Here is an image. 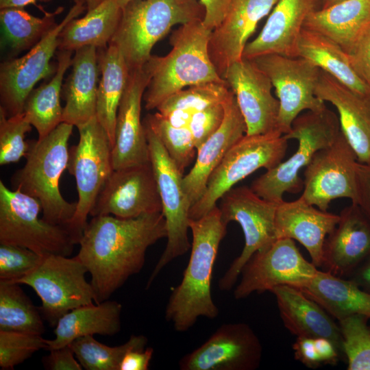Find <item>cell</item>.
<instances>
[{
  "instance_id": "6da1fadb",
  "label": "cell",
  "mask_w": 370,
  "mask_h": 370,
  "mask_svg": "<svg viewBox=\"0 0 370 370\" xmlns=\"http://www.w3.org/2000/svg\"><path fill=\"white\" fill-rule=\"evenodd\" d=\"M166 236L162 212L132 219L92 217L76 256L90 273L96 304L109 299L129 278L139 273L147 249Z\"/></svg>"
},
{
  "instance_id": "7a4b0ae2",
  "label": "cell",
  "mask_w": 370,
  "mask_h": 370,
  "mask_svg": "<svg viewBox=\"0 0 370 370\" xmlns=\"http://www.w3.org/2000/svg\"><path fill=\"white\" fill-rule=\"evenodd\" d=\"M227 225L217 206L198 219H190V256L181 282L175 287L165 310V318L177 332L188 330L200 317L214 319L219 310L211 293L214 264Z\"/></svg>"
},
{
  "instance_id": "3957f363",
  "label": "cell",
  "mask_w": 370,
  "mask_h": 370,
  "mask_svg": "<svg viewBox=\"0 0 370 370\" xmlns=\"http://www.w3.org/2000/svg\"><path fill=\"white\" fill-rule=\"evenodd\" d=\"M212 31L203 20L182 25L170 37L171 49L164 56L151 55L144 66L150 80L143 101L147 110L156 109L175 93L194 85L227 83L218 73L209 54Z\"/></svg>"
},
{
  "instance_id": "277c9868",
  "label": "cell",
  "mask_w": 370,
  "mask_h": 370,
  "mask_svg": "<svg viewBox=\"0 0 370 370\" xmlns=\"http://www.w3.org/2000/svg\"><path fill=\"white\" fill-rule=\"evenodd\" d=\"M73 127L62 122L45 138L28 141L26 162L11 178L14 190L37 199L42 217L54 225L68 226L77 207V202L64 199L59 188L60 177L68 166V143Z\"/></svg>"
},
{
  "instance_id": "5b68a950",
  "label": "cell",
  "mask_w": 370,
  "mask_h": 370,
  "mask_svg": "<svg viewBox=\"0 0 370 370\" xmlns=\"http://www.w3.org/2000/svg\"><path fill=\"white\" fill-rule=\"evenodd\" d=\"M204 13L197 0H132L122 8L110 43L119 49L130 70L141 68L156 43L173 26L203 20Z\"/></svg>"
},
{
  "instance_id": "8992f818",
  "label": "cell",
  "mask_w": 370,
  "mask_h": 370,
  "mask_svg": "<svg viewBox=\"0 0 370 370\" xmlns=\"http://www.w3.org/2000/svg\"><path fill=\"white\" fill-rule=\"evenodd\" d=\"M341 132L337 115L327 106L321 111H306L293 122L288 140L298 141L297 151L284 162L256 178L250 188L260 197L280 203L286 193H298L304 188V180L299 176L301 169L310 162L315 153L330 145Z\"/></svg>"
},
{
  "instance_id": "52a82bcc",
  "label": "cell",
  "mask_w": 370,
  "mask_h": 370,
  "mask_svg": "<svg viewBox=\"0 0 370 370\" xmlns=\"http://www.w3.org/2000/svg\"><path fill=\"white\" fill-rule=\"evenodd\" d=\"M37 199L10 190L0 180V243L29 249L42 256H70L78 241L67 225H54L40 217Z\"/></svg>"
},
{
  "instance_id": "ba28073f",
  "label": "cell",
  "mask_w": 370,
  "mask_h": 370,
  "mask_svg": "<svg viewBox=\"0 0 370 370\" xmlns=\"http://www.w3.org/2000/svg\"><path fill=\"white\" fill-rule=\"evenodd\" d=\"M288 140L278 131L244 135L227 151L211 173L201 197L190 210V219H198L217 206L233 186L254 171L271 169L282 162Z\"/></svg>"
},
{
  "instance_id": "9c48e42d",
  "label": "cell",
  "mask_w": 370,
  "mask_h": 370,
  "mask_svg": "<svg viewBox=\"0 0 370 370\" xmlns=\"http://www.w3.org/2000/svg\"><path fill=\"white\" fill-rule=\"evenodd\" d=\"M143 123L167 230L166 247L149 278L148 288L165 266L186 254L191 247L188 230L192 205L184 187L183 173L170 158L153 130Z\"/></svg>"
},
{
  "instance_id": "30bf717a",
  "label": "cell",
  "mask_w": 370,
  "mask_h": 370,
  "mask_svg": "<svg viewBox=\"0 0 370 370\" xmlns=\"http://www.w3.org/2000/svg\"><path fill=\"white\" fill-rule=\"evenodd\" d=\"M88 270L77 256H43L39 264L13 283L32 287L40 297L38 309L44 319L55 327L70 310L92 304L95 294L86 280Z\"/></svg>"
},
{
  "instance_id": "8fae6325",
  "label": "cell",
  "mask_w": 370,
  "mask_h": 370,
  "mask_svg": "<svg viewBox=\"0 0 370 370\" xmlns=\"http://www.w3.org/2000/svg\"><path fill=\"white\" fill-rule=\"evenodd\" d=\"M77 128L79 138L69 149L67 169L75 177L78 200L68 227L79 244L88 216L114 169L112 144L96 116Z\"/></svg>"
},
{
  "instance_id": "7c38bea8",
  "label": "cell",
  "mask_w": 370,
  "mask_h": 370,
  "mask_svg": "<svg viewBox=\"0 0 370 370\" xmlns=\"http://www.w3.org/2000/svg\"><path fill=\"white\" fill-rule=\"evenodd\" d=\"M219 208L223 221L227 225L237 222L243 232L245 245L219 281V289L229 291L235 285L242 269L257 251L269 247L278 238L275 213L279 203L266 200L250 187L232 188L220 199Z\"/></svg>"
},
{
  "instance_id": "4fadbf2b",
  "label": "cell",
  "mask_w": 370,
  "mask_h": 370,
  "mask_svg": "<svg viewBox=\"0 0 370 370\" xmlns=\"http://www.w3.org/2000/svg\"><path fill=\"white\" fill-rule=\"evenodd\" d=\"M269 77L280 103L277 130L286 134L304 111H321L325 102L315 94L321 69L301 57L264 55L252 60Z\"/></svg>"
},
{
  "instance_id": "5bb4252c",
  "label": "cell",
  "mask_w": 370,
  "mask_h": 370,
  "mask_svg": "<svg viewBox=\"0 0 370 370\" xmlns=\"http://www.w3.org/2000/svg\"><path fill=\"white\" fill-rule=\"evenodd\" d=\"M62 21L22 57L12 58L0 65L1 106L8 116L21 114L25 100L42 79L53 75L57 64L51 60L58 50V36L64 27L86 10L82 1H75Z\"/></svg>"
},
{
  "instance_id": "9a60e30c",
  "label": "cell",
  "mask_w": 370,
  "mask_h": 370,
  "mask_svg": "<svg viewBox=\"0 0 370 370\" xmlns=\"http://www.w3.org/2000/svg\"><path fill=\"white\" fill-rule=\"evenodd\" d=\"M318 271L312 262L304 258L294 240L278 238L267 248L256 252L246 263L234 297L245 299L254 293L271 291L282 285L301 289Z\"/></svg>"
},
{
  "instance_id": "2e32d148",
  "label": "cell",
  "mask_w": 370,
  "mask_h": 370,
  "mask_svg": "<svg viewBox=\"0 0 370 370\" xmlns=\"http://www.w3.org/2000/svg\"><path fill=\"white\" fill-rule=\"evenodd\" d=\"M356 154L341 130L329 146L318 150L304 173L305 202L327 211L330 202L348 198L356 204Z\"/></svg>"
},
{
  "instance_id": "e0dca14e",
  "label": "cell",
  "mask_w": 370,
  "mask_h": 370,
  "mask_svg": "<svg viewBox=\"0 0 370 370\" xmlns=\"http://www.w3.org/2000/svg\"><path fill=\"white\" fill-rule=\"evenodd\" d=\"M262 346L245 323L221 325L201 346L179 361L181 370H254L260 366Z\"/></svg>"
},
{
  "instance_id": "ac0fdd59",
  "label": "cell",
  "mask_w": 370,
  "mask_h": 370,
  "mask_svg": "<svg viewBox=\"0 0 370 370\" xmlns=\"http://www.w3.org/2000/svg\"><path fill=\"white\" fill-rule=\"evenodd\" d=\"M162 212L151 162L114 170L98 195L91 217L136 218Z\"/></svg>"
},
{
  "instance_id": "d6986e66",
  "label": "cell",
  "mask_w": 370,
  "mask_h": 370,
  "mask_svg": "<svg viewBox=\"0 0 370 370\" xmlns=\"http://www.w3.org/2000/svg\"><path fill=\"white\" fill-rule=\"evenodd\" d=\"M223 79L233 92L247 126L246 134L277 130L280 103L269 77L252 60L242 58L226 69Z\"/></svg>"
},
{
  "instance_id": "ffe728a7",
  "label": "cell",
  "mask_w": 370,
  "mask_h": 370,
  "mask_svg": "<svg viewBox=\"0 0 370 370\" xmlns=\"http://www.w3.org/2000/svg\"><path fill=\"white\" fill-rule=\"evenodd\" d=\"M150 80L143 66L130 70L125 89L118 108L115 136L112 147L114 170L150 162L141 103Z\"/></svg>"
},
{
  "instance_id": "44dd1931",
  "label": "cell",
  "mask_w": 370,
  "mask_h": 370,
  "mask_svg": "<svg viewBox=\"0 0 370 370\" xmlns=\"http://www.w3.org/2000/svg\"><path fill=\"white\" fill-rule=\"evenodd\" d=\"M278 1L231 0L224 20L212 31L208 45L210 59L223 79L227 68L243 58L258 23Z\"/></svg>"
},
{
  "instance_id": "7402d4cb",
  "label": "cell",
  "mask_w": 370,
  "mask_h": 370,
  "mask_svg": "<svg viewBox=\"0 0 370 370\" xmlns=\"http://www.w3.org/2000/svg\"><path fill=\"white\" fill-rule=\"evenodd\" d=\"M322 0H279L259 34L248 42L243 58L278 54L298 57V42L308 16L321 8Z\"/></svg>"
},
{
  "instance_id": "603a6c76",
  "label": "cell",
  "mask_w": 370,
  "mask_h": 370,
  "mask_svg": "<svg viewBox=\"0 0 370 370\" xmlns=\"http://www.w3.org/2000/svg\"><path fill=\"white\" fill-rule=\"evenodd\" d=\"M339 217L325 238L321 267L347 278L370 257V221L354 203L344 208Z\"/></svg>"
},
{
  "instance_id": "cb8c5ba5",
  "label": "cell",
  "mask_w": 370,
  "mask_h": 370,
  "mask_svg": "<svg viewBox=\"0 0 370 370\" xmlns=\"http://www.w3.org/2000/svg\"><path fill=\"white\" fill-rule=\"evenodd\" d=\"M315 94L336 109L341 130L358 162L370 164V95L354 91L322 70Z\"/></svg>"
},
{
  "instance_id": "d4e9b609",
  "label": "cell",
  "mask_w": 370,
  "mask_h": 370,
  "mask_svg": "<svg viewBox=\"0 0 370 370\" xmlns=\"http://www.w3.org/2000/svg\"><path fill=\"white\" fill-rule=\"evenodd\" d=\"M223 104L225 114L221 126L197 149L195 163L183 177L192 206L203 195L211 173L230 149L246 134V123L231 90Z\"/></svg>"
},
{
  "instance_id": "484cf974",
  "label": "cell",
  "mask_w": 370,
  "mask_h": 370,
  "mask_svg": "<svg viewBox=\"0 0 370 370\" xmlns=\"http://www.w3.org/2000/svg\"><path fill=\"white\" fill-rule=\"evenodd\" d=\"M339 214L323 211L299 197L278 204L275 227L277 238L295 240L307 249L312 262L321 267L323 245L339 221Z\"/></svg>"
},
{
  "instance_id": "4316f807",
  "label": "cell",
  "mask_w": 370,
  "mask_h": 370,
  "mask_svg": "<svg viewBox=\"0 0 370 370\" xmlns=\"http://www.w3.org/2000/svg\"><path fill=\"white\" fill-rule=\"evenodd\" d=\"M280 315L286 328L297 337H323L332 341L344 356L341 328L333 318L301 290L287 285L274 287Z\"/></svg>"
},
{
  "instance_id": "83f0119b",
  "label": "cell",
  "mask_w": 370,
  "mask_h": 370,
  "mask_svg": "<svg viewBox=\"0 0 370 370\" xmlns=\"http://www.w3.org/2000/svg\"><path fill=\"white\" fill-rule=\"evenodd\" d=\"M71 72L62 87L66 103L62 122L77 127L96 116L98 76L97 49L84 47L74 51Z\"/></svg>"
},
{
  "instance_id": "f1b7e54d",
  "label": "cell",
  "mask_w": 370,
  "mask_h": 370,
  "mask_svg": "<svg viewBox=\"0 0 370 370\" xmlns=\"http://www.w3.org/2000/svg\"><path fill=\"white\" fill-rule=\"evenodd\" d=\"M122 306L107 299L74 308L58 321L53 339H47V350L50 351L71 343L75 339L88 335L113 336L121 330Z\"/></svg>"
},
{
  "instance_id": "f546056e",
  "label": "cell",
  "mask_w": 370,
  "mask_h": 370,
  "mask_svg": "<svg viewBox=\"0 0 370 370\" xmlns=\"http://www.w3.org/2000/svg\"><path fill=\"white\" fill-rule=\"evenodd\" d=\"M370 22V0H344L311 12L304 28L338 44L347 53Z\"/></svg>"
},
{
  "instance_id": "4dcf8cb0",
  "label": "cell",
  "mask_w": 370,
  "mask_h": 370,
  "mask_svg": "<svg viewBox=\"0 0 370 370\" xmlns=\"http://www.w3.org/2000/svg\"><path fill=\"white\" fill-rule=\"evenodd\" d=\"M300 290L338 321L355 314L370 319V293L350 279L319 270Z\"/></svg>"
},
{
  "instance_id": "1f68e13d",
  "label": "cell",
  "mask_w": 370,
  "mask_h": 370,
  "mask_svg": "<svg viewBox=\"0 0 370 370\" xmlns=\"http://www.w3.org/2000/svg\"><path fill=\"white\" fill-rule=\"evenodd\" d=\"M122 14L116 0H104L79 18L71 20L58 36V50L71 51L84 47H107L114 36Z\"/></svg>"
},
{
  "instance_id": "d6a6232c",
  "label": "cell",
  "mask_w": 370,
  "mask_h": 370,
  "mask_svg": "<svg viewBox=\"0 0 370 370\" xmlns=\"http://www.w3.org/2000/svg\"><path fill=\"white\" fill-rule=\"evenodd\" d=\"M101 78L97 97L96 118L114 145L118 108L126 87L130 69L119 49L112 44L97 49Z\"/></svg>"
},
{
  "instance_id": "836d02e7",
  "label": "cell",
  "mask_w": 370,
  "mask_h": 370,
  "mask_svg": "<svg viewBox=\"0 0 370 370\" xmlns=\"http://www.w3.org/2000/svg\"><path fill=\"white\" fill-rule=\"evenodd\" d=\"M73 51L58 50L57 69L50 80L34 88L27 97L23 114L42 139L62 122L60 104L64 75L71 66Z\"/></svg>"
},
{
  "instance_id": "e575fe53",
  "label": "cell",
  "mask_w": 370,
  "mask_h": 370,
  "mask_svg": "<svg viewBox=\"0 0 370 370\" xmlns=\"http://www.w3.org/2000/svg\"><path fill=\"white\" fill-rule=\"evenodd\" d=\"M298 57L308 60L354 91L369 95L367 83L354 71L348 54L322 34L303 28L298 42Z\"/></svg>"
},
{
  "instance_id": "d590c367",
  "label": "cell",
  "mask_w": 370,
  "mask_h": 370,
  "mask_svg": "<svg viewBox=\"0 0 370 370\" xmlns=\"http://www.w3.org/2000/svg\"><path fill=\"white\" fill-rule=\"evenodd\" d=\"M63 9L59 7L53 12H46L42 17L34 16L21 7L0 9V21L6 43L14 52L30 50L58 24L56 16Z\"/></svg>"
},
{
  "instance_id": "8d00e7d4",
  "label": "cell",
  "mask_w": 370,
  "mask_h": 370,
  "mask_svg": "<svg viewBox=\"0 0 370 370\" xmlns=\"http://www.w3.org/2000/svg\"><path fill=\"white\" fill-rule=\"evenodd\" d=\"M230 90L227 83L191 86L167 98L156 110L174 125H188L194 113L212 105L223 103Z\"/></svg>"
},
{
  "instance_id": "74e56055",
  "label": "cell",
  "mask_w": 370,
  "mask_h": 370,
  "mask_svg": "<svg viewBox=\"0 0 370 370\" xmlns=\"http://www.w3.org/2000/svg\"><path fill=\"white\" fill-rule=\"evenodd\" d=\"M19 285L0 280V330L42 335L43 317Z\"/></svg>"
},
{
  "instance_id": "f35d334b",
  "label": "cell",
  "mask_w": 370,
  "mask_h": 370,
  "mask_svg": "<svg viewBox=\"0 0 370 370\" xmlns=\"http://www.w3.org/2000/svg\"><path fill=\"white\" fill-rule=\"evenodd\" d=\"M147 341L143 335H132L124 344L110 347L88 335L75 339L70 345L83 369L119 370L124 356L131 350L145 349Z\"/></svg>"
},
{
  "instance_id": "ab89813d",
  "label": "cell",
  "mask_w": 370,
  "mask_h": 370,
  "mask_svg": "<svg viewBox=\"0 0 370 370\" xmlns=\"http://www.w3.org/2000/svg\"><path fill=\"white\" fill-rule=\"evenodd\" d=\"M143 121L153 130L170 158L184 173L197 153L193 134L188 126L175 125L158 112L147 114Z\"/></svg>"
},
{
  "instance_id": "60d3db41",
  "label": "cell",
  "mask_w": 370,
  "mask_h": 370,
  "mask_svg": "<svg viewBox=\"0 0 370 370\" xmlns=\"http://www.w3.org/2000/svg\"><path fill=\"white\" fill-rule=\"evenodd\" d=\"M369 319L365 316L355 314L338 321L348 370H370Z\"/></svg>"
},
{
  "instance_id": "b9f144b4",
  "label": "cell",
  "mask_w": 370,
  "mask_h": 370,
  "mask_svg": "<svg viewBox=\"0 0 370 370\" xmlns=\"http://www.w3.org/2000/svg\"><path fill=\"white\" fill-rule=\"evenodd\" d=\"M32 127L23 112L8 116L0 108V165L16 163L25 157L29 143L25 138Z\"/></svg>"
},
{
  "instance_id": "7bdbcfd3",
  "label": "cell",
  "mask_w": 370,
  "mask_h": 370,
  "mask_svg": "<svg viewBox=\"0 0 370 370\" xmlns=\"http://www.w3.org/2000/svg\"><path fill=\"white\" fill-rule=\"evenodd\" d=\"M47 346V339L42 335L0 330V367L13 369Z\"/></svg>"
},
{
  "instance_id": "ee69618b",
  "label": "cell",
  "mask_w": 370,
  "mask_h": 370,
  "mask_svg": "<svg viewBox=\"0 0 370 370\" xmlns=\"http://www.w3.org/2000/svg\"><path fill=\"white\" fill-rule=\"evenodd\" d=\"M42 257L24 247L0 243V280L14 282L36 268Z\"/></svg>"
},
{
  "instance_id": "f6af8a7d",
  "label": "cell",
  "mask_w": 370,
  "mask_h": 370,
  "mask_svg": "<svg viewBox=\"0 0 370 370\" xmlns=\"http://www.w3.org/2000/svg\"><path fill=\"white\" fill-rule=\"evenodd\" d=\"M225 111L223 103L210 106L194 113L188 126L197 149L221 126Z\"/></svg>"
},
{
  "instance_id": "bcb514c9",
  "label": "cell",
  "mask_w": 370,
  "mask_h": 370,
  "mask_svg": "<svg viewBox=\"0 0 370 370\" xmlns=\"http://www.w3.org/2000/svg\"><path fill=\"white\" fill-rule=\"evenodd\" d=\"M347 54L354 71L367 82L370 79V22L361 32Z\"/></svg>"
},
{
  "instance_id": "7dc6e473",
  "label": "cell",
  "mask_w": 370,
  "mask_h": 370,
  "mask_svg": "<svg viewBox=\"0 0 370 370\" xmlns=\"http://www.w3.org/2000/svg\"><path fill=\"white\" fill-rule=\"evenodd\" d=\"M75 357L69 344L50 350L42 362L47 370H82V365Z\"/></svg>"
},
{
  "instance_id": "c3c4849f",
  "label": "cell",
  "mask_w": 370,
  "mask_h": 370,
  "mask_svg": "<svg viewBox=\"0 0 370 370\" xmlns=\"http://www.w3.org/2000/svg\"><path fill=\"white\" fill-rule=\"evenodd\" d=\"M356 190V204L370 221V164L357 162Z\"/></svg>"
},
{
  "instance_id": "681fc988",
  "label": "cell",
  "mask_w": 370,
  "mask_h": 370,
  "mask_svg": "<svg viewBox=\"0 0 370 370\" xmlns=\"http://www.w3.org/2000/svg\"><path fill=\"white\" fill-rule=\"evenodd\" d=\"M293 349L295 359L306 367L315 369L322 364L315 347L314 338L297 337Z\"/></svg>"
},
{
  "instance_id": "f907efd6",
  "label": "cell",
  "mask_w": 370,
  "mask_h": 370,
  "mask_svg": "<svg viewBox=\"0 0 370 370\" xmlns=\"http://www.w3.org/2000/svg\"><path fill=\"white\" fill-rule=\"evenodd\" d=\"M204 8L203 23L212 31L224 20L231 0H199Z\"/></svg>"
},
{
  "instance_id": "816d5d0a",
  "label": "cell",
  "mask_w": 370,
  "mask_h": 370,
  "mask_svg": "<svg viewBox=\"0 0 370 370\" xmlns=\"http://www.w3.org/2000/svg\"><path fill=\"white\" fill-rule=\"evenodd\" d=\"M153 354L152 347L131 350L122 359L119 370H147Z\"/></svg>"
},
{
  "instance_id": "f5cc1de1",
  "label": "cell",
  "mask_w": 370,
  "mask_h": 370,
  "mask_svg": "<svg viewBox=\"0 0 370 370\" xmlns=\"http://www.w3.org/2000/svg\"><path fill=\"white\" fill-rule=\"evenodd\" d=\"M314 340L321 363L336 365L341 356L334 343L323 337L314 338Z\"/></svg>"
},
{
  "instance_id": "db71d44e",
  "label": "cell",
  "mask_w": 370,
  "mask_h": 370,
  "mask_svg": "<svg viewBox=\"0 0 370 370\" xmlns=\"http://www.w3.org/2000/svg\"><path fill=\"white\" fill-rule=\"evenodd\" d=\"M347 278L370 293V257Z\"/></svg>"
},
{
  "instance_id": "11a10c76",
  "label": "cell",
  "mask_w": 370,
  "mask_h": 370,
  "mask_svg": "<svg viewBox=\"0 0 370 370\" xmlns=\"http://www.w3.org/2000/svg\"><path fill=\"white\" fill-rule=\"evenodd\" d=\"M37 1L49 2L51 0H0V9L5 8H11V7H21L24 8L25 6L29 4H36ZM81 1V0H74Z\"/></svg>"
},
{
  "instance_id": "9f6ffc18",
  "label": "cell",
  "mask_w": 370,
  "mask_h": 370,
  "mask_svg": "<svg viewBox=\"0 0 370 370\" xmlns=\"http://www.w3.org/2000/svg\"><path fill=\"white\" fill-rule=\"evenodd\" d=\"M81 1H82L85 3L86 7V10L88 11L97 7L104 0H81Z\"/></svg>"
},
{
  "instance_id": "6f0895ef",
  "label": "cell",
  "mask_w": 370,
  "mask_h": 370,
  "mask_svg": "<svg viewBox=\"0 0 370 370\" xmlns=\"http://www.w3.org/2000/svg\"><path fill=\"white\" fill-rule=\"evenodd\" d=\"M342 1L344 0H322L321 8H326Z\"/></svg>"
},
{
  "instance_id": "680465c9",
  "label": "cell",
  "mask_w": 370,
  "mask_h": 370,
  "mask_svg": "<svg viewBox=\"0 0 370 370\" xmlns=\"http://www.w3.org/2000/svg\"><path fill=\"white\" fill-rule=\"evenodd\" d=\"M132 0H116L119 6L123 8L124 6H125L129 2H130Z\"/></svg>"
},
{
  "instance_id": "91938a15",
  "label": "cell",
  "mask_w": 370,
  "mask_h": 370,
  "mask_svg": "<svg viewBox=\"0 0 370 370\" xmlns=\"http://www.w3.org/2000/svg\"><path fill=\"white\" fill-rule=\"evenodd\" d=\"M369 87V95H370V79L367 82Z\"/></svg>"
}]
</instances>
